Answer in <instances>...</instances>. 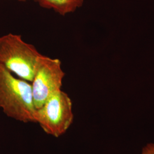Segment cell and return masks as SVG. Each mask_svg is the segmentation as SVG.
Here are the masks:
<instances>
[{"instance_id":"6","label":"cell","mask_w":154,"mask_h":154,"mask_svg":"<svg viewBox=\"0 0 154 154\" xmlns=\"http://www.w3.org/2000/svg\"><path fill=\"white\" fill-rule=\"evenodd\" d=\"M140 154H154V143H150L146 144Z\"/></svg>"},{"instance_id":"5","label":"cell","mask_w":154,"mask_h":154,"mask_svg":"<svg viewBox=\"0 0 154 154\" xmlns=\"http://www.w3.org/2000/svg\"><path fill=\"white\" fill-rule=\"evenodd\" d=\"M45 9H52L61 16L77 11L82 6L84 0H35Z\"/></svg>"},{"instance_id":"3","label":"cell","mask_w":154,"mask_h":154,"mask_svg":"<svg viewBox=\"0 0 154 154\" xmlns=\"http://www.w3.org/2000/svg\"><path fill=\"white\" fill-rule=\"evenodd\" d=\"M38 123L47 134L58 138L64 134L72 123V99L62 90L52 94L35 114Z\"/></svg>"},{"instance_id":"2","label":"cell","mask_w":154,"mask_h":154,"mask_svg":"<svg viewBox=\"0 0 154 154\" xmlns=\"http://www.w3.org/2000/svg\"><path fill=\"white\" fill-rule=\"evenodd\" d=\"M41 55L34 46L22 39L21 35L9 33L0 37V63L22 79L33 81Z\"/></svg>"},{"instance_id":"1","label":"cell","mask_w":154,"mask_h":154,"mask_svg":"<svg viewBox=\"0 0 154 154\" xmlns=\"http://www.w3.org/2000/svg\"><path fill=\"white\" fill-rule=\"evenodd\" d=\"M0 108L6 116L23 123H35L37 109L33 101L32 86L17 78L0 63Z\"/></svg>"},{"instance_id":"7","label":"cell","mask_w":154,"mask_h":154,"mask_svg":"<svg viewBox=\"0 0 154 154\" xmlns=\"http://www.w3.org/2000/svg\"><path fill=\"white\" fill-rule=\"evenodd\" d=\"M17 1H20V2H26V1H30V0H17Z\"/></svg>"},{"instance_id":"4","label":"cell","mask_w":154,"mask_h":154,"mask_svg":"<svg viewBox=\"0 0 154 154\" xmlns=\"http://www.w3.org/2000/svg\"><path fill=\"white\" fill-rule=\"evenodd\" d=\"M65 75L59 59L42 54L39 57L32 82L33 101L36 109L44 105L52 94L61 90Z\"/></svg>"}]
</instances>
